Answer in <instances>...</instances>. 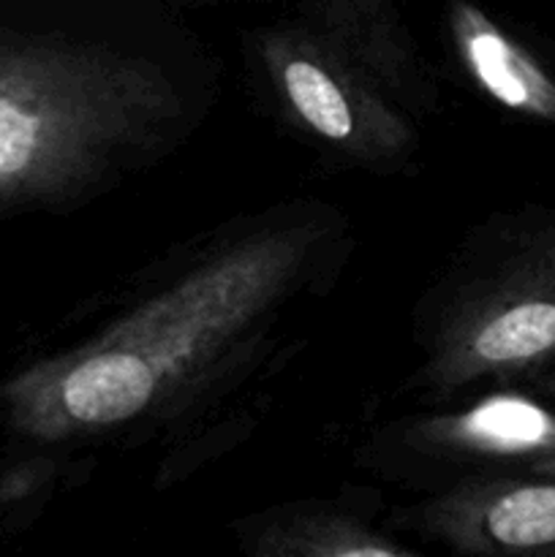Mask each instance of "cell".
I'll return each instance as SVG.
<instances>
[{"instance_id":"obj_1","label":"cell","mask_w":555,"mask_h":557,"mask_svg":"<svg viewBox=\"0 0 555 557\" xmlns=\"http://www.w3.org/2000/svg\"><path fill=\"white\" fill-rule=\"evenodd\" d=\"M313 228L248 234L71 351L0 386L16 435L60 444L156 411L267 313L305 267Z\"/></svg>"},{"instance_id":"obj_2","label":"cell","mask_w":555,"mask_h":557,"mask_svg":"<svg viewBox=\"0 0 555 557\" xmlns=\"http://www.w3.org/2000/svg\"><path fill=\"white\" fill-rule=\"evenodd\" d=\"M183 112L156 63L107 47L0 44V205L101 185Z\"/></svg>"},{"instance_id":"obj_3","label":"cell","mask_w":555,"mask_h":557,"mask_svg":"<svg viewBox=\"0 0 555 557\" xmlns=\"http://www.w3.org/2000/svg\"><path fill=\"white\" fill-rule=\"evenodd\" d=\"M555 362V223L533 232L449 310L428 359V386L452 395L484 379Z\"/></svg>"},{"instance_id":"obj_4","label":"cell","mask_w":555,"mask_h":557,"mask_svg":"<svg viewBox=\"0 0 555 557\" xmlns=\"http://www.w3.org/2000/svg\"><path fill=\"white\" fill-rule=\"evenodd\" d=\"M259 52L281 107L321 145L359 161H390L414 145L411 117L313 27L264 33Z\"/></svg>"},{"instance_id":"obj_5","label":"cell","mask_w":555,"mask_h":557,"mask_svg":"<svg viewBox=\"0 0 555 557\" xmlns=\"http://www.w3.org/2000/svg\"><path fill=\"white\" fill-rule=\"evenodd\" d=\"M419 522L462 555L555 557V476L462 482L424 506Z\"/></svg>"},{"instance_id":"obj_6","label":"cell","mask_w":555,"mask_h":557,"mask_svg":"<svg viewBox=\"0 0 555 557\" xmlns=\"http://www.w3.org/2000/svg\"><path fill=\"white\" fill-rule=\"evenodd\" d=\"M313 27L403 112H424L433 87L392 0H313Z\"/></svg>"},{"instance_id":"obj_7","label":"cell","mask_w":555,"mask_h":557,"mask_svg":"<svg viewBox=\"0 0 555 557\" xmlns=\"http://www.w3.org/2000/svg\"><path fill=\"white\" fill-rule=\"evenodd\" d=\"M449 30L462 69L509 112L555 125V79L511 33L471 0H452Z\"/></svg>"},{"instance_id":"obj_8","label":"cell","mask_w":555,"mask_h":557,"mask_svg":"<svg viewBox=\"0 0 555 557\" xmlns=\"http://www.w3.org/2000/svg\"><path fill=\"white\" fill-rule=\"evenodd\" d=\"M419 446L452 455L533 462L555 451V411L522 395H490L471 408L428 419L414 430Z\"/></svg>"},{"instance_id":"obj_9","label":"cell","mask_w":555,"mask_h":557,"mask_svg":"<svg viewBox=\"0 0 555 557\" xmlns=\"http://www.w3.org/2000/svg\"><path fill=\"white\" fill-rule=\"evenodd\" d=\"M254 553L261 557H403L414 555V549L346 511H308L264 528Z\"/></svg>"},{"instance_id":"obj_10","label":"cell","mask_w":555,"mask_h":557,"mask_svg":"<svg viewBox=\"0 0 555 557\" xmlns=\"http://www.w3.org/2000/svg\"><path fill=\"white\" fill-rule=\"evenodd\" d=\"M526 471L544 473V476H555V451H553V455H544V457H539V460L528 462Z\"/></svg>"},{"instance_id":"obj_11","label":"cell","mask_w":555,"mask_h":557,"mask_svg":"<svg viewBox=\"0 0 555 557\" xmlns=\"http://www.w3.org/2000/svg\"><path fill=\"white\" fill-rule=\"evenodd\" d=\"M536 389L542 392V395H547V397H555V373H550V375H542V379H539V384H536Z\"/></svg>"}]
</instances>
